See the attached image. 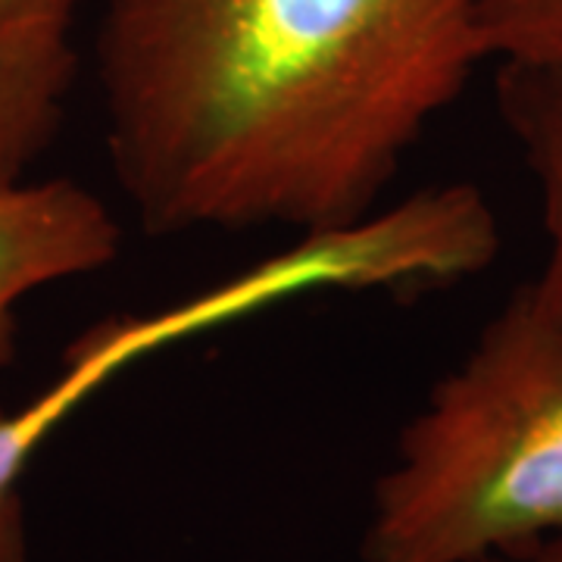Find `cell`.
<instances>
[{
	"label": "cell",
	"instance_id": "cell-1",
	"mask_svg": "<svg viewBox=\"0 0 562 562\" xmlns=\"http://www.w3.org/2000/svg\"><path fill=\"white\" fill-rule=\"evenodd\" d=\"M484 60L479 0H101L106 160L157 235L335 232Z\"/></svg>",
	"mask_w": 562,
	"mask_h": 562
},
{
	"label": "cell",
	"instance_id": "cell-2",
	"mask_svg": "<svg viewBox=\"0 0 562 562\" xmlns=\"http://www.w3.org/2000/svg\"><path fill=\"white\" fill-rule=\"evenodd\" d=\"M562 535V316L516 288L375 479L362 562H482Z\"/></svg>",
	"mask_w": 562,
	"mask_h": 562
},
{
	"label": "cell",
	"instance_id": "cell-3",
	"mask_svg": "<svg viewBox=\"0 0 562 562\" xmlns=\"http://www.w3.org/2000/svg\"><path fill=\"white\" fill-rule=\"evenodd\" d=\"M382 250L366 228L297 235L291 244L232 279L194 291L179 303L125 313L91 325L69 344L60 369L29 401L0 409V562H29L22 479L38 450L66 422L132 366L176 344L319 294L375 288Z\"/></svg>",
	"mask_w": 562,
	"mask_h": 562
},
{
	"label": "cell",
	"instance_id": "cell-4",
	"mask_svg": "<svg viewBox=\"0 0 562 562\" xmlns=\"http://www.w3.org/2000/svg\"><path fill=\"white\" fill-rule=\"evenodd\" d=\"M122 222L76 179L0 184V366L16 360L22 303L116 262Z\"/></svg>",
	"mask_w": 562,
	"mask_h": 562
},
{
	"label": "cell",
	"instance_id": "cell-5",
	"mask_svg": "<svg viewBox=\"0 0 562 562\" xmlns=\"http://www.w3.org/2000/svg\"><path fill=\"white\" fill-rule=\"evenodd\" d=\"M85 0H0V184L32 176L60 135L81 66Z\"/></svg>",
	"mask_w": 562,
	"mask_h": 562
},
{
	"label": "cell",
	"instance_id": "cell-6",
	"mask_svg": "<svg viewBox=\"0 0 562 562\" xmlns=\"http://www.w3.org/2000/svg\"><path fill=\"white\" fill-rule=\"evenodd\" d=\"M497 103L541 194L547 262L531 288L562 316V66L501 63Z\"/></svg>",
	"mask_w": 562,
	"mask_h": 562
},
{
	"label": "cell",
	"instance_id": "cell-7",
	"mask_svg": "<svg viewBox=\"0 0 562 562\" xmlns=\"http://www.w3.org/2000/svg\"><path fill=\"white\" fill-rule=\"evenodd\" d=\"M487 60L562 66V0H479Z\"/></svg>",
	"mask_w": 562,
	"mask_h": 562
},
{
	"label": "cell",
	"instance_id": "cell-8",
	"mask_svg": "<svg viewBox=\"0 0 562 562\" xmlns=\"http://www.w3.org/2000/svg\"><path fill=\"white\" fill-rule=\"evenodd\" d=\"M482 562H562V535L538 543H525V547L506 550V553H494Z\"/></svg>",
	"mask_w": 562,
	"mask_h": 562
}]
</instances>
